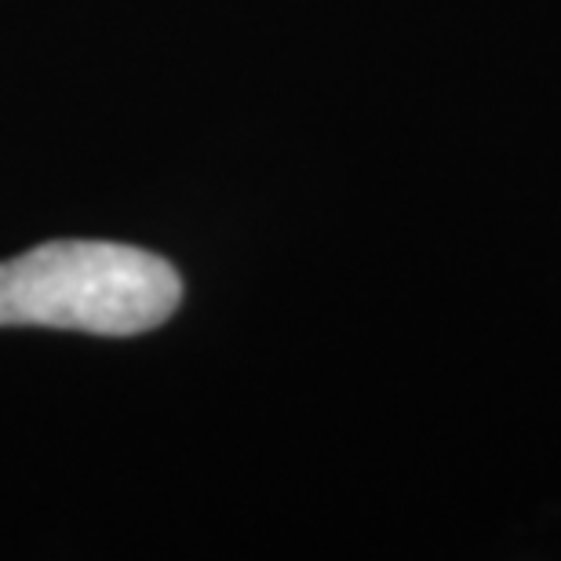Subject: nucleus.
Instances as JSON below:
<instances>
[{"label": "nucleus", "mask_w": 561, "mask_h": 561, "mask_svg": "<svg viewBox=\"0 0 561 561\" xmlns=\"http://www.w3.org/2000/svg\"><path fill=\"white\" fill-rule=\"evenodd\" d=\"M183 280L161 255L114 241H51L0 263V329L37 324L142 335L179 310Z\"/></svg>", "instance_id": "1"}]
</instances>
